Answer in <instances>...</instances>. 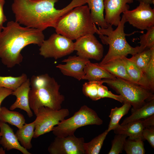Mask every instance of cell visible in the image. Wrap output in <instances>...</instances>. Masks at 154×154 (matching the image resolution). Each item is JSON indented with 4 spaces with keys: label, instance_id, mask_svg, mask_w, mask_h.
<instances>
[{
    "label": "cell",
    "instance_id": "1",
    "mask_svg": "<svg viewBox=\"0 0 154 154\" xmlns=\"http://www.w3.org/2000/svg\"><path fill=\"white\" fill-rule=\"evenodd\" d=\"M59 0H13L12 11L16 22L25 27L42 31L55 28L59 18L74 7L83 5V0H72L67 6L57 9L55 3Z\"/></svg>",
    "mask_w": 154,
    "mask_h": 154
},
{
    "label": "cell",
    "instance_id": "2",
    "mask_svg": "<svg viewBox=\"0 0 154 154\" xmlns=\"http://www.w3.org/2000/svg\"><path fill=\"white\" fill-rule=\"evenodd\" d=\"M43 31L21 26L16 21L7 22L0 33V59L7 67L11 68L23 61L22 50L31 44L40 46L44 40Z\"/></svg>",
    "mask_w": 154,
    "mask_h": 154
},
{
    "label": "cell",
    "instance_id": "3",
    "mask_svg": "<svg viewBox=\"0 0 154 154\" xmlns=\"http://www.w3.org/2000/svg\"><path fill=\"white\" fill-rule=\"evenodd\" d=\"M30 82L31 88L29 94V106L35 115L42 106L55 110L61 109L65 97L59 92L60 85L53 77L47 74L33 75Z\"/></svg>",
    "mask_w": 154,
    "mask_h": 154
},
{
    "label": "cell",
    "instance_id": "4",
    "mask_svg": "<svg viewBox=\"0 0 154 154\" xmlns=\"http://www.w3.org/2000/svg\"><path fill=\"white\" fill-rule=\"evenodd\" d=\"M97 28L88 5L76 7L60 17L54 28L56 33L72 40L96 33Z\"/></svg>",
    "mask_w": 154,
    "mask_h": 154
},
{
    "label": "cell",
    "instance_id": "5",
    "mask_svg": "<svg viewBox=\"0 0 154 154\" xmlns=\"http://www.w3.org/2000/svg\"><path fill=\"white\" fill-rule=\"evenodd\" d=\"M126 19L123 14L116 29L114 30L112 26L108 24L106 28L99 27L96 29V33L99 35L102 42L109 45L108 52L99 64H102L112 59L122 56L126 57L129 54L133 55L142 52L145 49L141 46L133 47L127 42L124 32V27Z\"/></svg>",
    "mask_w": 154,
    "mask_h": 154
},
{
    "label": "cell",
    "instance_id": "6",
    "mask_svg": "<svg viewBox=\"0 0 154 154\" xmlns=\"http://www.w3.org/2000/svg\"><path fill=\"white\" fill-rule=\"evenodd\" d=\"M102 81L121 96L123 103L129 104L134 109L139 108L147 101L154 99V94L151 91L126 80L116 77L113 79H103Z\"/></svg>",
    "mask_w": 154,
    "mask_h": 154
},
{
    "label": "cell",
    "instance_id": "7",
    "mask_svg": "<svg viewBox=\"0 0 154 154\" xmlns=\"http://www.w3.org/2000/svg\"><path fill=\"white\" fill-rule=\"evenodd\" d=\"M103 122L95 111L84 105L72 116L64 119L54 126L52 131L56 136L74 135L76 130L81 127L89 125H100Z\"/></svg>",
    "mask_w": 154,
    "mask_h": 154
},
{
    "label": "cell",
    "instance_id": "8",
    "mask_svg": "<svg viewBox=\"0 0 154 154\" xmlns=\"http://www.w3.org/2000/svg\"><path fill=\"white\" fill-rule=\"evenodd\" d=\"M67 109L55 110L44 106L40 108L36 115L33 138L52 131L53 127L69 115Z\"/></svg>",
    "mask_w": 154,
    "mask_h": 154
},
{
    "label": "cell",
    "instance_id": "9",
    "mask_svg": "<svg viewBox=\"0 0 154 154\" xmlns=\"http://www.w3.org/2000/svg\"><path fill=\"white\" fill-rule=\"evenodd\" d=\"M39 54L45 58L56 60L70 54L74 51L72 40L56 33L44 40L39 49Z\"/></svg>",
    "mask_w": 154,
    "mask_h": 154
},
{
    "label": "cell",
    "instance_id": "10",
    "mask_svg": "<svg viewBox=\"0 0 154 154\" xmlns=\"http://www.w3.org/2000/svg\"><path fill=\"white\" fill-rule=\"evenodd\" d=\"M123 14L127 22L137 29L147 30L154 26V9L149 4L140 2L135 8L127 10Z\"/></svg>",
    "mask_w": 154,
    "mask_h": 154
},
{
    "label": "cell",
    "instance_id": "11",
    "mask_svg": "<svg viewBox=\"0 0 154 154\" xmlns=\"http://www.w3.org/2000/svg\"><path fill=\"white\" fill-rule=\"evenodd\" d=\"M74 49L78 56L88 59L99 61L103 56V46L94 34H87L77 39L74 42Z\"/></svg>",
    "mask_w": 154,
    "mask_h": 154
},
{
    "label": "cell",
    "instance_id": "12",
    "mask_svg": "<svg viewBox=\"0 0 154 154\" xmlns=\"http://www.w3.org/2000/svg\"><path fill=\"white\" fill-rule=\"evenodd\" d=\"M84 137H77L74 135L56 136L48 150L50 154H84Z\"/></svg>",
    "mask_w": 154,
    "mask_h": 154
},
{
    "label": "cell",
    "instance_id": "13",
    "mask_svg": "<svg viewBox=\"0 0 154 154\" xmlns=\"http://www.w3.org/2000/svg\"><path fill=\"white\" fill-rule=\"evenodd\" d=\"M133 2V0H104V17L106 23L117 27L121 19V14L129 9L127 3Z\"/></svg>",
    "mask_w": 154,
    "mask_h": 154
},
{
    "label": "cell",
    "instance_id": "14",
    "mask_svg": "<svg viewBox=\"0 0 154 154\" xmlns=\"http://www.w3.org/2000/svg\"><path fill=\"white\" fill-rule=\"evenodd\" d=\"M89 59L79 56H70L62 62L65 64H59L56 66L62 74L74 78L78 80H82L85 75L84 68Z\"/></svg>",
    "mask_w": 154,
    "mask_h": 154
},
{
    "label": "cell",
    "instance_id": "15",
    "mask_svg": "<svg viewBox=\"0 0 154 154\" xmlns=\"http://www.w3.org/2000/svg\"><path fill=\"white\" fill-rule=\"evenodd\" d=\"M30 80L27 78L21 86L13 91L12 95L16 97L15 101L10 107L9 109L13 110L17 108L23 110L27 113L29 117L33 116L30 108L29 94L31 89Z\"/></svg>",
    "mask_w": 154,
    "mask_h": 154
},
{
    "label": "cell",
    "instance_id": "16",
    "mask_svg": "<svg viewBox=\"0 0 154 154\" xmlns=\"http://www.w3.org/2000/svg\"><path fill=\"white\" fill-rule=\"evenodd\" d=\"M0 144L7 151L16 149L23 154H31L20 144L13 129L6 123L0 121Z\"/></svg>",
    "mask_w": 154,
    "mask_h": 154
},
{
    "label": "cell",
    "instance_id": "17",
    "mask_svg": "<svg viewBox=\"0 0 154 154\" xmlns=\"http://www.w3.org/2000/svg\"><path fill=\"white\" fill-rule=\"evenodd\" d=\"M84 70L85 74L82 80L89 81H100L103 79H113L116 78L102 68L98 63H92L90 61L86 63Z\"/></svg>",
    "mask_w": 154,
    "mask_h": 154
},
{
    "label": "cell",
    "instance_id": "18",
    "mask_svg": "<svg viewBox=\"0 0 154 154\" xmlns=\"http://www.w3.org/2000/svg\"><path fill=\"white\" fill-rule=\"evenodd\" d=\"M143 119L133 121L123 125L119 124L113 130L116 134H122L132 139H141L143 141L142 132L145 128Z\"/></svg>",
    "mask_w": 154,
    "mask_h": 154
},
{
    "label": "cell",
    "instance_id": "19",
    "mask_svg": "<svg viewBox=\"0 0 154 154\" xmlns=\"http://www.w3.org/2000/svg\"><path fill=\"white\" fill-rule=\"evenodd\" d=\"M121 58L124 62L127 73L131 82L143 87L151 91L141 70L129 58L125 56Z\"/></svg>",
    "mask_w": 154,
    "mask_h": 154
},
{
    "label": "cell",
    "instance_id": "20",
    "mask_svg": "<svg viewBox=\"0 0 154 154\" xmlns=\"http://www.w3.org/2000/svg\"><path fill=\"white\" fill-rule=\"evenodd\" d=\"M90 11L91 16L94 23L102 28H106L108 24L104 15V0H85Z\"/></svg>",
    "mask_w": 154,
    "mask_h": 154
},
{
    "label": "cell",
    "instance_id": "21",
    "mask_svg": "<svg viewBox=\"0 0 154 154\" xmlns=\"http://www.w3.org/2000/svg\"><path fill=\"white\" fill-rule=\"evenodd\" d=\"M99 65L116 77L120 78L131 82L127 73L124 62L121 57L112 59L104 64Z\"/></svg>",
    "mask_w": 154,
    "mask_h": 154
},
{
    "label": "cell",
    "instance_id": "22",
    "mask_svg": "<svg viewBox=\"0 0 154 154\" xmlns=\"http://www.w3.org/2000/svg\"><path fill=\"white\" fill-rule=\"evenodd\" d=\"M131 115L125 118L121 125L141 119H144L154 114V99L147 101L139 108L131 109Z\"/></svg>",
    "mask_w": 154,
    "mask_h": 154
},
{
    "label": "cell",
    "instance_id": "23",
    "mask_svg": "<svg viewBox=\"0 0 154 154\" xmlns=\"http://www.w3.org/2000/svg\"><path fill=\"white\" fill-rule=\"evenodd\" d=\"M35 129V121L25 123L17 131L15 135L22 146L27 149L32 148L31 141Z\"/></svg>",
    "mask_w": 154,
    "mask_h": 154
},
{
    "label": "cell",
    "instance_id": "24",
    "mask_svg": "<svg viewBox=\"0 0 154 154\" xmlns=\"http://www.w3.org/2000/svg\"><path fill=\"white\" fill-rule=\"evenodd\" d=\"M0 121L20 128L25 123L24 116L20 113L10 110L5 107H1Z\"/></svg>",
    "mask_w": 154,
    "mask_h": 154
},
{
    "label": "cell",
    "instance_id": "25",
    "mask_svg": "<svg viewBox=\"0 0 154 154\" xmlns=\"http://www.w3.org/2000/svg\"><path fill=\"white\" fill-rule=\"evenodd\" d=\"M120 107H115L111 110L109 117L110 121L107 130L110 132L114 130L119 124V122L121 118L128 112L131 106L129 103H124Z\"/></svg>",
    "mask_w": 154,
    "mask_h": 154
},
{
    "label": "cell",
    "instance_id": "26",
    "mask_svg": "<svg viewBox=\"0 0 154 154\" xmlns=\"http://www.w3.org/2000/svg\"><path fill=\"white\" fill-rule=\"evenodd\" d=\"M153 54L154 47L146 48L142 52L132 55V56L129 59L143 72L150 62Z\"/></svg>",
    "mask_w": 154,
    "mask_h": 154
},
{
    "label": "cell",
    "instance_id": "27",
    "mask_svg": "<svg viewBox=\"0 0 154 154\" xmlns=\"http://www.w3.org/2000/svg\"><path fill=\"white\" fill-rule=\"evenodd\" d=\"M109 132L107 129L88 143L84 142V154H98L106 137Z\"/></svg>",
    "mask_w": 154,
    "mask_h": 154
},
{
    "label": "cell",
    "instance_id": "28",
    "mask_svg": "<svg viewBox=\"0 0 154 154\" xmlns=\"http://www.w3.org/2000/svg\"><path fill=\"white\" fill-rule=\"evenodd\" d=\"M27 78V75L25 73L18 77L0 76V88H5L14 91Z\"/></svg>",
    "mask_w": 154,
    "mask_h": 154
},
{
    "label": "cell",
    "instance_id": "29",
    "mask_svg": "<svg viewBox=\"0 0 154 154\" xmlns=\"http://www.w3.org/2000/svg\"><path fill=\"white\" fill-rule=\"evenodd\" d=\"M123 150L127 154H144L145 152L143 140L129 137L125 142Z\"/></svg>",
    "mask_w": 154,
    "mask_h": 154
},
{
    "label": "cell",
    "instance_id": "30",
    "mask_svg": "<svg viewBox=\"0 0 154 154\" xmlns=\"http://www.w3.org/2000/svg\"><path fill=\"white\" fill-rule=\"evenodd\" d=\"M99 82L90 81L84 83L82 88L83 94L93 101L100 99L98 94V84Z\"/></svg>",
    "mask_w": 154,
    "mask_h": 154
},
{
    "label": "cell",
    "instance_id": "31",
    "mask_svg": "<svg viewBox=\"0 0 154 154\" xmlns=\"http://www.w3.org/2000/svg\"><path fill=\"white\" fill-rule=\"evenodd\" d=\"M127 136L122 134H116L112 141V146L108 154H119L121 153L126 138Z\"/></svg>",
    "mask_w": 154,
    "mask_h": 154
},
{
    "label": "cell",
    "instance_id": "32",
    "mask_svg": "<svg viewBox=\"0 0 154 154\" xmlns=\"http://www.w3.org/2000/svg\"><path fill=\"white\" fill-rule=\"evenodd\" d=\"M145 34L141 35L139 43L140 46L145 49L154 47V26L148 28Z\"/></svg>",
    "mask_w": 154,
    "mask_h": 154
},
{
    "label": "cell",
    "instance_id": "33",
    "mask_svg": "<svg viewBox=\"0 0 154 154\" xmlns=\"http://www.w3.org/2000/svg\"><path fill=\"white\" fill-rule=\"evenodd\" d=\"M151 91H154V54L148 64L142 72Z\"/></svg>",
    "mask_w": 154,
    "mask_h": 154
},
{
    "label": "cell",
    "instance_id": "34",
    "mask_svg": "<svg viewBox=\"0 0 154 154\" xmlns=\"http://www.w3.org/2000/svg\"><path fill=\"white\" fill-rule=\"evenodd\" d=\"M102 81L98 84V94L100 99L105 98H111L116 100L121 103H123V100L120 95H116L109 91L108 88L103 85Z\"/></svg>",
    "mask_w": 154,
    "mask_h": 154
},
{
    "label": "cell",
    "instance_id": "35",
    "mask_svg": "<svg viewBox=\"0 0 154 154\" xmlns=\"http://www.w3.org/2000/svg\"><path fill=\"white\" fill-rule=\"evenodd\" d=\"M144 140H146L153 148H154V127L144 128L142 132Z\"/></svg>",
    "mask_w": 154,
    "mask_h": 154
},
{
    "label": "cell",
    "instance_id": "36",
    "mask_svg": "<svg viewBox=\"0 0 154 154\" xmlns=\"http://www.w3.org/2000/svg\"><path fill=\"white\" fill-rule=\"evenodd\" d=\"M5 3V0H0V33L4 27V23L7 21V19L4 14L3 9Z\"/></svg>",
    "mask_w": 154,
    "mask_h": 154
},
{
    "label": "cell",
    "instance_id": "37",
    "mask_svg": "<svg viewBox=\"0 0 154 154\" xmlns=\"http://www.w3.org/2000/svg\"><path fill=\"white\" fill-rule=\"evenodd\" d=\"M13 90L5 88H0V110L3 101L7 96L12 94Z\"/></svg>",
    "mask_w": 154,
    "mask_h": 154
},
{
    "label": "cell",
    "instance_id": "38",
    "mask_svg": "<svg viewBox=\"0 0 154 154\" xmlns=\"http://www.w3.org/2000/svg\"><path fill=\"white\" fill-rule=\"evenodd\" d=\"M143 123L145 128L154 127V114L143 119Z\"/></svg>",
    "mask_w": 154,
    "mask_h": 154
},
{
    "label": "cell",
    "instance_id": "39",
    "mask_svg": "<svg viewBox=\"0 0 154 154\" xmlns=\"http://www.w3.org/2000/svg\"><path fill=\"white\" fill-rule=\"evenodd\" d=\"M139 2H141L149 4H154V0H138Z\"/></svg>",
    "mask_w": 154,
    "mask_h": 154
},
{
    "label": "cell",
    "instance_id": "40",
    "mask_svg": "<svg viewBox=\"0 0 154 154\" xmlns=\"http://www.w3.org/2000/svg\"><path fill=\"white\" fill-rule=\"evenodd\" d=\"M1 133L0 132V138H1Z\"/></svg>",
    "mask_w": 154,
    "mask_h": 154
},
{
    "label": "cell",
    "instance_id": "41",
    "mask_svg": "<svg viewBox=\"0 0 154 154\" xmlns=\"http://www.w3.org/2000/svg\"><path fill=\"white\" fill-rule=\"evenodd\" d=\"M136 0L138 1V0Z\"/></svg>",
    "mask_w": 154,
    "mask_h": 154
}]
</instances>
